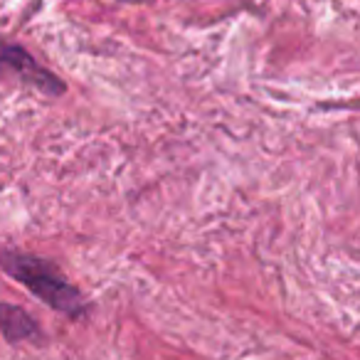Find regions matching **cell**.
I'll return each instance as SVG.
<instances>
[{
    "instance_id": "6da1fadb",
    "label": "cell",
    "mask_w": 360,
    "mask_h": 360,
    "mask_svg": "<svg viewBox=\"0 0 360 360\" xmlns=\"http://www.w3.org/2000/svg\"><path fill=\"white\" fill-rule=\"evenodd\" d=\"M0 266L13 279L25 284L37 299L50 304L52 309L62 311L67 316H79L84 311V301H82L79 291L67 284L47 262L30 255H18V252H3L0 255Z\"/></svg>"
},
{
    "instance_id": "3957f363",
    "label": "cell",
    "mask_w": 360,
    "mask_h": 360,
    "mask_svg": "<svg viewBox=\"0 0 360 360\" xmlns=\"http://www.w3.org/2000/svg\"><path fill=\"white\" fill-rule=\"evenodd\" d=\"M0 330L8 340H25L37 335V323L30 314L13 304H0Z\"/></svg>"
},
{
    "instance_id": "7a4b0ae2",
    "label": "cell",
    "mask_w": 360,
    "mask_h": 360,
    "mask_svg": "<svg viewBox=\"0 0 360 360\" xmlns=\"http://www.w3.org/2000/svg\"><path fill=\"white\" fill-rule=\"evenodd\" d=\"M0 72H15L22 82L37 86L40 91H50V94H62L65 91V84L60 79H55V75L42 70L22 47L3 40H0Z\"/></svg>"
}]
</instances>
